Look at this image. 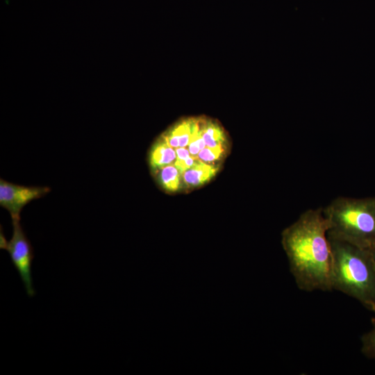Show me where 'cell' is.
Here are the masks:
<instances>
[{"mask_svg":"<svg viewBox=\"0 0 375 375\" xmlns=\"http://www.w3.org/2000/svg\"><path fill=\"white\" fill-rule=\"evenodd\" d=\"M323 208L308 209L286 227L281 243L297 287L331 291L333 254Z\"/></svg>","mask_w":375,"mask_h":375,"instance_id":"cell-1","label":"cell"},{"mask_svg":"<svg viewBox=\"0 0 375 375\" xmlns=\"http://www.w3.org/2000/svg\"><path fill=\"white\" fill-rule=\"evenodd\" d=\"M329 240L333 254L332 290L356 299L375 313V264L369 250Z\"/></svg>","mask_w":375,"mask_h":375,"instance_id":"cell-2","label":"cell"},{"mask_svg":"<svg viewBox=\"0 0 375 375\" xmlns=\"http://www.w3.org/2000/svg\"><path fill=\"white\" fill-rule=\"evenodd\" d=\"M323 211L329 238L365 249L375 245V197H339Z\"/></svg>","mask_w":375,"mask_h":375,"instance_id":"cell-3","label":"cell"},{"mask_svg":"<svg viewBox=\"0 0 375 375\" xmlns=\"http://www.w3.org/2000/svg\"><path fill=\"white\" fill-rule=\"evenodd\" d=\"M12 235L9 241L1 232V249L9 253L14 267L18 272L28 297L35 294L33 285L32 262L34 258L33 248L24 232L20 220H12Z\"/></svg>","mask_w":375,"mask_h":375,"instance_id":"cell-4","label":"cell"},{"mask_svg":"<svg viewBox=\"0 0 375 375\" xmlns=\"http://www.w3.org/2000/svg\"><path fill=\"white\" fill-rule=\"evenodd\" d=\"M50 191L47 186L22 185L1 178L0 206L9 212L12 220H20V213L25 206Z\"/></svg>","mask_w":375,"mask_h":375,"instance_id":"cell-5","label":"cell"},{"mask_svg":"<svg viewBox=\"0 0 375 375\" xmlns=\"http://www.w3.org/2000/svg\"><path fill=\"white\" fill-rule=\"evenodd\" d=\"M176 160V151L162 138L152 146L149 154V163L153 172L172 164Z\"/></svg>","mask_w":375,"mask_h":375,"instance_id":"cell-6","label":"cell"},{"mask_svg":"<svg viewBox=\"0 0 375 375\" xmlns=\"http://www.w3.org/2000/svg\"><path fill=\"white\" fill-rule=\"evenodd\" d=\"M216 172V168L199 160L193 167L182 174L183 179L189 186H197L208 181Z\"/></svg>","mask_w":375,"mask_h":375,"instance_id":"cell-7","label":"cell"},{"mask_svg":"<svg viewBox=\"0 0 375 375\" xmlns=\"http://www.w3.org/2000/svg\"><path fill=\"white\" fill-rule=\"evenodd\" d=\"M155 172H157L158 181L165 190L175 191L178 189L181 174L174 165H166Z\"/></svg>","mask_w":375,"mask_h":375,"instance_id":"cell-8","label":"cell"},{"mask_svg":"<svg viewBox=\"0 0 375 375\" xmlns=\"http://www.w3.org/2000/svg\"><path fill=\"white\" fill-rule=\"evenodd\" d=\"M202 137L207 147L222 146L224 140V135L218 125L208 122L203 124Z\"/></svg>","mask_w":375,"mask_h":375,"instance_id":"cell-9","label":"cell"},{"mask_svg":"<svg viewBox=\"0 0 375 375\" xmlns=\"http://www.w3.org/2000/svg\"><path fill=\"white\" fill-rule=\"evenodd\" d=\"M372 328L361 337V352L375 360V317L372 319Z\"/></svg>","mask_w":375,"mask_h":375,"instance_id":"cell-10","label":"cell"},{"mask_svg":"<svg viewBox=\"0 0 375 375\" xmlns=\"http://www.w3.org/2000/svg\"><path fill=\"white\" fill-rule=\"evenodd\" d=\"M223 152L222 146L216 147H205L198 153V158L203 162H212L217 160Z\"/></svg>","mask_w":375,"mask_h":375,"instance_id":"cell-11","label":"cell"},{"mask_svg":"<svg viewBox=\"0 0 375 375\" xmlns=\"http://www.w3.org/2000/svg\"><path fill=\"white\" fill-rule=\"evenodd\" d=\"M188 147L191 156H194L198 155L201 149L206 147L205 141L202 137V128H199L192 136Z\"/></svg>","mask_w":375,"mask_h":375,"instance_id":"cell-12","label":"cell"},{"mask_svg":"<svg viewBox=\"0 0 375 375\" xmlns=\"http://www.w3.org/2000/svg\"><path fill=\"white\" fill-rule=\"evenodd\" d=\"M194 156H190L183 160H176L174 165L179 170L181 174H183L186 170L193 167L199 160H197Z\"/></svg>","mask_w":375,"mask_h":375,"instance_id":"cell-13","label":"cell"},{"mask_svg":"<svg viewBox=\"0 0 375 375\" xmlns=\"http://www.w3.org/2000/svg\"><path fill=\"white\" fill-rule=\"evenodd\" d=\"M176 160H183L191 156L188 149L178 147L176 149Z\"/></svg>","mask_w":375,"mask_h":375,"instance_id":"cell-14","label":"cell"},{"mask_svg":"<svg viewBox=\"0 0 375 375\" xmlns=\"http://www.w3.org/2000/svg\"><path fill=\"white\" fill-rule=\"evenodd\" d=\"M371 254H372V256L373 258V260H374V264H375V245L372 247L371 249H369Z\"/></svg>","mask_w":375,"mask_h":375,"instance_id":"cell-15","label":"cell"}]
</instances>
